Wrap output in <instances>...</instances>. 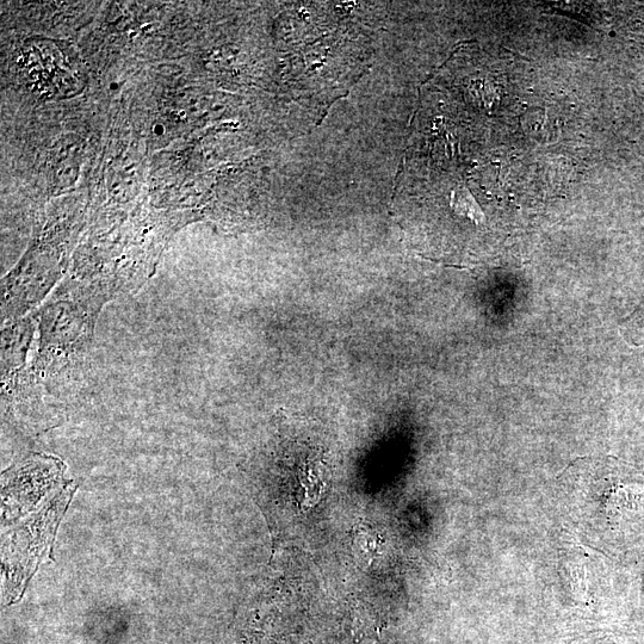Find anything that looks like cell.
I'll list each match as a JSON object with an SVG mask.
<instances>
[{"label":"cell","instance_id":"obj_1","mask_svg":"<svg viewBox=\"0 0 644 644\" xmlns=\"http://www.w3.org/2000/svg\"><path fill=\"white\" fill-rule=\"evenodd\" d=\"M77 486L68 482L35 515L3 536V600L20 602L43 562L53 559L55 537Z\"/></svg>","mask_w":644,"mask_h":644},{"label":"cell","instance_id":"obj_2","mask_svg":"<svg viewBox=\"0 0 644 644\" xmlns=\"http://www.w3.org/2000/svg\"><path fill=\"white\" fill-rule=\"evenodd\" d=\"M64 463L52 456L34 455L3 476V522H15L39 506L63 482Z\"/></svg>","mask_w":644,"mask_h":644},{"label":"cell","instance_id":"obj_3","mask_svg":"<svg viewBox=\"0 0 644 644\" xmlns=\"http://www.w3.org/2000/svg\"><path fill=\"white\" fill-rule=\"evenodd\" d=\"M380 544V536L375 535L370 529L359 528L355 534L356 550L359 551L358 554L367 557L368 560L373 559L377 554V550H380Z\"/></svg>","mask_w":644,"mask_h":644},{"label":"cell","instance_id":"obj_4","mask_svg":"<svg viewBox=\"0 0 644 644\" xmlns=\"http://www.w3.org/2000/svg\"><path fill=\"white\" fill-rule=\"evenodd\" d=\"M163 129H164V127H163V126H156V128H154V133H156V134H163V133H164V130H163Z\"/></svg>","mask_w":644,"mask_h":644}]
</instances>
